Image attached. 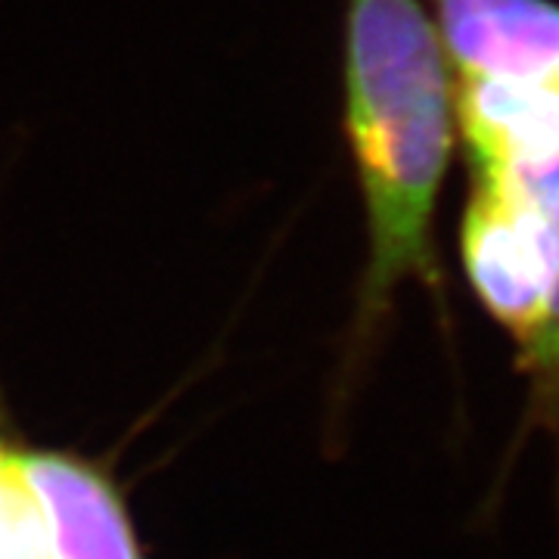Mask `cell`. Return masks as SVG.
<instances>
[{"label":"cell","instance_id":"obj_1","mask_svg":"<svg viewBox=\"0 0 559 559\" xmlns=\"http://www.w3.org/2000/svg\"><path fill=\"white\" fill-rule=\"evenodd\" d=\"M345 134L367 221L360 323L373 326L404 283L441 293L436 215L457 116L454 72L423 0H348Z\"/></svg>","mask_w":559,"mask_h":559},{"label":"cell","instance_id":"obj_2","mask_svg":"<svg viewBox=\"0 0 559 559\" xmlns=\"http://www.w3.org/2000/svg\"><path fill=\"white\" fill-rule=\"evenodd\" d=\"M469 175L460 264L525 377L510 457L544 432L557 448L559 491V153Z\"/></svg>","mask_w":559,"mask_h":559},{"label":"cell","instance_id":"obj_3","mask_svg":"<svg viewBox=\"0 0 559 559\" xmlns=\"http://www.w3.org/2000/svg\"><path fill=\"white\" fill-rule=\"evenodd\" d=\"M3 463L38 522L47 559H143L116 485L57 451L3 444Z\"/></svg>","mask_w":559,"mask_h":559},{"label":"cell","instance_id":"obj_4","mask_svg":"<svg viewBox=\"0 0 559 559\" xmlns=\"http://www.w3.org/2000/svg\"><path fill=\"white\" fill-rule=\"evenodd\" d=\"M454 75L559 94L557 0H432Z\"/></svg>","mask_w":559,"mask_h":559},{"label":"cell","instance_id":"obj_5","mask_svg":"<svg viewBox=\"0 0 559 559\" xmlns=\"http://www.w3.org/2000/svg\"><path fill=\"white\" fill-rule=\"evenodd\" d=\"M0 559H47L38 522L3 463V441H0Z\"/></svg>","mask_w":559,"mask_h":559}]
</instances>
